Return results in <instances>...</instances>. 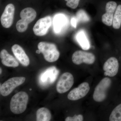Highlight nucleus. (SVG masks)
Here are the masks:
<instances>
[{
  "instance_id": "nucleus-1",
  "label": "nucleus",
  "mask_w": 121,
  "mask_h": 121,
  "mask_svg": "<svg viewBox=\"0 0 121 121\" xmlns=\"http://www.w3.org/2000/svg\"><path fill=\"white\" fill-rule=\"evenodd\" d=\"M28 96L26 92L20 91L15 95L10 102V109L13 113L19 114L26 110Z\"/></svg>"
},
{
  "instance_id": "nucleus-2",
  "label": "nucleus",
  "mask_w": 121,
  "mask_h": 121,
  "mask_svg": "<svg viewBox=\"0 0 121 121\" xmlns=\"http://www.w3.org/2000/svg\"><path fill=\"white\" fill-rule=\"evenodd\" d=\"M38 48L48 62H53L58 59L60 53L54 44L41 42L38 44Z\"/></svg>"
},
{
  "instance_id": "nucleus-3",
  "label": "nucleus",
  "mask_w": 121,
  "mask_h": 121,
  "mask_svg": "<svg viewBox=\"0 0 121 121\" xmlns=\"http://www.w3.org/2000/svg\"><path fill=\"white\" fill-rule=\"evenodd\" d=\"M111 80L109 78H104L95 87L93 98L95 102H101L106 99L107 91L111 86Z\"/></svg>"
},
{
  "instance_id": "nucleus-4",
  "label": "nucleus",
  "mask_w": 121,
  "mask_h": 121,
  "mask_svg": "<svg viewBox=\"0 0 121 121\" xmlns=\"http://www.w3.org/2000/svg\"><path fill=\"white\" fill-rule=\"evenodd\" d=\"M59 71L55 67L52 66L42 72L39 78V83L43 87H46L54 83L59 74Z\"/></svg>"
},
{
  "instance_id": "nucleus-5",
  "label": "nucleus",
  "mask_w": 121,
  "mask_h": 121,
  "mask_svg": "<svg viewBox=\"0 0 121 121\" xmlns=\"http://www.w3.org/2000/svg\"><path fill=\"white\" fill-rule=\"evenodd\" d=\"M25 80V78L23 77H14L9 79L0 85L1 94L3 96L8 95L15 88L23 84Z\"/></svg>"
},
{
  "instance_id": "nucleus-6",
  "label": "nucleus",
  "mask_w": 121,
  "mask_h": 121,
  "mask_svg": "<svg viewBox=\"0 0 121 121\" xmlns=\"http://www.w3.org/2000/svg\"><path fill=\"white\" fill-rule=\"evenodd\" d=\"M73 76L69 72H65L61 75L57 82L56 91L60 94L68 91L74 84Z\"/></svg>"
},
{
  "instance_id": "nucleus-7",
  "label": "nucleus",
  "mask_w": 121,
  "mask_h": 121,
  "mask_svg": "<svg viewBox=\"0 0 121 121\" xmlns=\"http://www.w3.org/2000/svg\"><path fill=\"white\" fill-rule=\"evenodd\" d=\"M72 59L76 65H80L82 63L90 65L95 62V58L93 53L79 50L74 52Z\"/></svg>"
},
{
  "instance_id": "nucleus-8",
  "label": "nucleus",
  "mask_w": 121,
  "mask_h": 121,
  "mask_svg": "<svg viewBox=\"0 0 121 121\" xmlns=\"http://www.w3.org/2000/svg\"><path fill=\"white\" fill-rule=\"evenodd\" d=\"M52 21V19L50 16L38 20L33 29L35 35L39 36H43L46 35L51 25Z\"/></svg>"
},
{
  "instance_id": "nucleus-9",
  "label": "nucleus",
  "mask_w": 121,
  "mask_h": 121,
  "mask_svg": "<svg viewBox=\"0 0 121 121\" xmlns=\"http://www.w3.org/2000/svg\"><path fill=\"white\" fill-rule=\"evenodd\" d=\"M90 90L89 84L87 82H83L78 87L72 90L68 95L69 100L76 101L84 97L89 93Z\"/></svg>"
},
{
  "instance_id": "nucleus-10",
  "label": "nucleus",
  "mask_w": 121,
  "mask_h": 121,
  "mask_svg": "<svg viewBox=\"0 0 121 121\" xmlns=\"http://www.w3.org/2000/svg\"><path fill=\"white\" fill-rule=\"evenodd\" d=\"M15 11V7L13 4H9L6 6L0 18L1 23L4 27L8 28L12 26Z\"/></svg>"
},
{
  "instance_id": "nucleus-11",
  "label": "nucleus",
  "mask_w": 121,
  "mask_h": 121,
  "mask_svg": "<svg viewBox=\"0 0 121 121\" xmlns=\"http://www.w3.org/2000/svg\"><path fill=\"white\" fill-rule=\"evenodd\" d=\"M117 6V3L115 1H111L107 3L106 13L102 17V21L104 24L109 26L112 25L114 16Z\"/></svg>"
},
{
  "instance_id": "nucleus-12",
  "label": "nucleus",
  "mask_w": 121,
  "mask_h": 121,
  "mask_svg": "<svg viewBox=\"0 0 121 121\" xmlns=\"http://www.w3.org/2000/svg\"><path fill=\"white\" fill-rule=\"evenodd\" d=\"M103 69L105 71L104 75L106 76L111 77L115 76L119 69L118 60L115 57H110L104 63Z\"/></svg>"
},
{
  "instance_id": "nucleus-13",
  "label": "nucleus",
  "mask_w": 121,
  "mask_h": 121,
  "mask_svg": "<svg viewBox=\"0 0 121 121\" xmlns=\"http://www.w3.org/2000/svg\"><path fill=\"white\" fill-rule=\"evenodd\" d=\"M12 51L17 59L24 66H27L30 63V60L23 48L17 44L13 45L12 47Z\"/></svg>"
},
{
  "instance_id": "nucleus-14",
  "label": "nucleus",
  "mask_w": 121,
  "mask_h": 121,
  "mask_svg": "<svg viewBox=\"0 0 121 121\" xmlns=\"http://www.w3.org/2000/svg\"><path fill=\"white\" fill-rule=\"evenodd\" d=\"M0 57L2 64L9 67L16 68L19 66V64L14 57L9 54L7 50L4 49L1 51Z\"/></svg>"
},
{
  "instance_id": "nucleus-15",
  "label": "nucleus",
  "mask_w": 121,
  "mask_h": 121,
  "mask_svg": "<svg viewBox=\"0 0 121 121\" xmlns=\"http://www.w3.org/2000/svg\"><path fill=\"white\" fill-rule=\"evenodd\" d=\"M37 15L35 9L31 8H27L23 9L20 13L21 21L25 23L29 24L32 22Z\"/></svg>"
},
{
  "instance_id": "nucleus-16",
  "label": "nucleus",
  "mask_w": 121,
  "mask_h": 121,
  "mask_svg": "<svg viewBox=\"0 0 121 121\" xmlns=\"http://www.w3.org/2000/svg\"><path fill=\"white\" fill-rule=\"evenodd\" d=\"M66 22V18L64 15L62 14H57L55 16L53 20L54 31L58 33L65 25Z\"/></svg>"
},
{
  "instance_id": "nucleus-17",
  "label": "nucleus",
  "mask_w": 121,
  "mask_h": 121,
  "mask_svg": "<svg viewBox=\"0 0 121 121\" xmlns=\"http://www.w3.org/2000/svg\"><path fill=\"white\" fill-rule=\"evenodd\" d=\"M76 39L83 50H87L90 48V43L86 35L82 30L79 31L76 35Z\"/></svg>"
},
{
  "instance_id": "nucleus-18",
  "label": "nucleus",
  "mask_w": 121,
  "mask_h": 121,
  "mask_svg": "<svg viewBox=\"0 0 121 121\" xmlns=\"http://www.w3.org/2000/svg\"><path fill=\"white\" fill-rule=\"evenodd\" d=\"M52 115L47 108L42 107L39 108L36 112V121H49L51 120Z\"/></svg>"
},
{
  "instance_id": "nucleus-19",
  "label": "nucleus",
  "mask_w": 121,
  "mask_h": 121,
  "mask_svg": "<svg viewBox=\"0 0 121 121\" xmlns=\"http://www.w3.org/2000/svg\"><path fill=\"white\" fill-rule=\"evenodd\" d=\"M121 25V5L117 6L113 19L112 26L115 29L120 28Z\"/></svg>"
},
{
  "instance_id": "nucleus-20",
  "label": "nucleus",
  "mask_w": 121,
  "mask_h": 121,
  "mask_svg": "<svg viewBox=\"0 0 121 121\" xmlns=\"http://www.w3.org/2000/svg\"><path fill=\"white\" fill-rule=\"evenodd\" d=\"M109 121H121V104L112 111L109 117Z\"/></svg>"
},
{
  "instance_id": "nucleus-21",
  "label": "nucleus",
  "mask_w": 121,
  "mask_h": 121,
  "mask_svg": "<svg viewBox=\"0 0 121 121\" xmlns=\"http://www.w3.org/2000/svg\"><path fill=\"white\" fill-rule=\"evenodd\" d=\"M77 20L79 22H86L90 21V18L86 12L82 9L79 10L76 14Z\"/></svg>"
},
{
  "instance_id": "nucleus-22",
  "label": "nucleus",
  "mask_w": 121,
  "mask_h": 121,
  "mask_svg": "<svg viewBox=\"0 0 121 121\" xmlns=\"http://www.w3.org/2000/svg\"><path fill=\"white\" fill-rule=\"evenodd\" d=\"M28 25V24L23 22L21 20H20L17 23L16 28L19 32H23L27 29Z\"/></svg>"
},
{
  "instance_id": "nucleus-23",
  "label": "nucleus",
  "mask_w": 121,
  "mask_h": 121,
  "mask_svg": "<svg viewBox=\"0 0 121 121\" xmlns=\"http://www.w3.org/2000/svg\"><path fill=\"white\" fill-rule=\"evenodd\" d=\"M68 7L72 9H75L79 4L80 0H65Z\"/></svg>"
},
{
  "instance_id": "nucleus-24",
  "label": "nucleus",
  "mask_w": 121,
  "mask_h": 121,
  "mask_svg": "<svg viewBox=\"0 0 121 121\" xmlns=\"http://www.w3.org/2000/svg\"><path fill=\"white\" fill-rule=\"evenodd\" d=\"M83 121V117L82 115H74V117H68L65 119V121Z\"/></svg>"
},
{
  "instance_id": "nucleus-25",
  "label": "nucleus",
  "mask_w": 121,
  "mask_h": 121,
  "mask_svg": "<svg viewBox=\"0 0 121 121\" xmlns=\"http://www.w3.org/2000/svg\"><path fill=\"white\" fill-rule=\"evenodd\" d=\"M76 20L75 19H73L72 20V24L74 26V25H76Z\"/></svg>"
},
{
  "instance_id": "nucleus-26",
  "label": "nucleus",
  "mask_w": 121,
  "mask_h": 121,
  "mask_svg": "<svg viewBox=\"0 0 121 121\" xmlns=\"http://www.w3.org/2000/svg\"><path fill=\"white\" fill-rule=\"evenodd\" d=\"M36 53L38 54H40V53H41V52L39 50L36 51Z\"/></svg>"
},
{
  "instance_id": "nucleus-27",
  "label": "nucleus",
  "mask_w": 121,
  "mask_h": 121,
  "mask_svg": "<svg viewBox=\"0 0 121 121\" xmlns=\"http://www.w3.org/2000/svg\"><path fill=\"white\" fill-rule=\"evenodd\" d=\"M1 73H2V69H1V68H0V74H1Z\"/></svg>"
},
{
  "instance_id": "nucleus-28",
  "label": "nucleus",
  "mask_w": 121,
  "mask_h": 121,
  "mask_svg": "<svg viewBox=\"0 0 121 121\" xmlns=\"http://www.w3.org/2000/svg\"><path fill=\"white\" fill-rule=\"evenodd\" d=\"M29 90H30V91H31V90L32 89H29Z\"/></svg>"
}]
</instances>
